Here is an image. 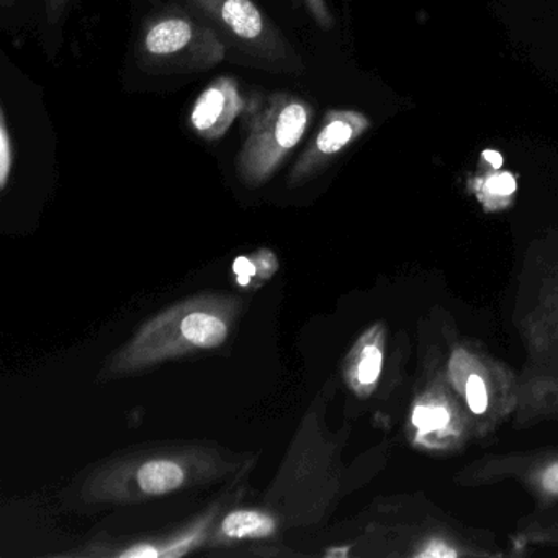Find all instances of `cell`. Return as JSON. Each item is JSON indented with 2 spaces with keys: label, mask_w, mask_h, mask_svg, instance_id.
<instances>
[{
  "label": "cell",
  "mask_w": 558,
  "mask_h": 558,
  "mask_svg": "<svg viewBox=\"0 0 558 558\" xmlns=\"http://www.w3.org/2000/svg\"><path fill=\"white\" fill-rule=\"evenodd\" d=\"M68 4H70V0H47V15L50 24L60 21Z\"/></svg>",
  "instance_id": "ffe728a7"
},
{
  "label": "cell",
  "mask_w": 558,
  "mask_h": 558,
  "mask_svg": "<svg viewBox=\"0 0 558 558\" xmlns=\"http://www.w3.org/2000/svg\"><path fill=\"white\" fill-rule=\"evenodd\" d=\"M449 413L446 408L434 407H417L413 413V423L423 430L442 429L449 424Z\"/></svg>",
  "instance_id": "8fae6325"
},
{
  "label": "cell",
  "mask_w": 558,
  "mask_h": 558,
  "mask_svg": "<svg viewBox=\"0 0 558 558\" xmlns=\"http://www.w3.org/2000/svg\"><path fill=\"white\" fill-rule=\"evenodd\" d=\"M417 557H430V558H444V557H457V551L450 548L449 545L444 542H430L424 550L417 554Z\"/></svg>",
  "instance_id": "e0dca14e"
},
{
  "label": "cell",
  "mask_w": 558,
  "mask_h": 558,
  "mask_svg": "<svg viewBox=\"0 0 558 558\" xmlns=\"http://www.w3.org/2000/svg\"><path fill=\"white\" fill-rule=\"evenodd\" d=\"M246 63L280 74L305 71L300 54L253 0H189Z\"/></svg>",
  "instance_id": "277c9868"
},
{
  "label": "cell",
  "mask_w": 558,
  "mask_h": 558,
  "mask_svg": "<svg viewBox=\"0 0 558 558\" xmlns=\"http://www.w3.org/2000/svg\"><path fill=\"white\" fill-rule=\"evenodd\" d=\"M277 522L266 512L238 509L230 512L220 525V535L233 541L266 538L276 532Z\"/></svg>",
  "instance_id": "ba28073f"
},
{
  "label": "cell",
  "mask_w": 558,
  "mask_h": 558,
  "mask_svg": "<svg viewBox=\"0 0 558 558\" xmlns=\"http://www.w3.org/2000/svg\"><path fill=\"white\" fill-rule=\"evenodd\" d=\"M246 99L233 77H218L195 100L191 125L201 138L217 142L243 117Z\"/></svg>",
  "instance_id": "8992f818"
},
{
  "label": "cell",
  "mask_w": 558,
  "mask_h": 558,
  "mask_svg": "<svg viewBox=\"0 0 558 558\" xmlns=\"http://www.w3.org/2000/svg\"><path fill=\"white\" fill-rule=\"evenodd\" d=\"M466 403L475 414H483L488 408V390L480 375H470L465 387Z\"/></svg>",
  "instance_id": "4fadbf2b"
},
{
  "label": "cell",
  "mask_w": 558,
  "mask_h": 558,
  "mask_svg": "<svg viewBox=\"0 0 558 558\" xmlns=\"http://www.w3.org/2000/svg\"><path fill=\"white\" fill-rule=\"evenodd\" d=\"M227 50L223 38L205 19L168 11L146 22L138 60L146 73L194 74L218 66Z\"/></svg>",
  "instance_id": "3957f363"
},
{
  "label": "cell",
  "mask_w": 558,
  "mask_h": 558,
  "mask_svg": "<svg viewBox=\"0 0 558 558\" xmlns=\"http://www.w3.org/2000/svg\"><path fill=\"white\" fill-rule=\"evenodd\" d=\"M345 554H348V551H345V550H329L328 554H326V555H328V557H332V555H345Z\"/></svg>",
  "instance_id": "7402d4cb"
},
{
  "label": "cell",
  "mask_w": 558,
  "mask_h": 558,
  "mask_svg": "<svg viewBox=\"0 0 558 558\" xmlns=\"http://www.w3.org/2000/svg\"><path fill=\"white\" fill-rule=\"evenodd\" d=\"M312 104L292 93H254L243 112L244 140L236 171L246 187L266 184L300 145L313 120Z\"/></svg>",
  "instance_id": "7a4b0ae2"
},
{
  "label": "cell",
  "mask_w": 558,
  "mask_h": 558,
  "mask_svg": "<svg viewBox=\"0 0 558 558\" xmlns=\"http://www.w3.org/2000/svg\"><path fill=\"white\" fill-rule=\"evenodd\" d=\"M371 129V119L355 110H329L316 135L290 172L289 184L302 185L328 168L344 149Z\"/></svg>",
  "instance_id": "5b68a950"
},
{
  "label": "cell",
  "mask_w": 558,
  "mask_h": 558,
  "mask_svg": "<svg viewBox=\"0 0 558 558\" xmlns=\"http://www.w3.org/2000/svg\"><path fill=\"white\" fill-rule=\"evenodd\" d=\"M0 4H2V8L9 9L15 4V0H0Z\"/></svg>",
  "instance_id": "44dd1931"
},
{
  "label": "cell",
  "mask_w": 558,
  "mask_h": 558,
  "mask_svg": "<svg viewBox=\"0 0 558 558\" xmlns=\"http://www.w3.org/2000/svg\"><path fill=\"white\" fill-rule=\"evenodd\" d=\"M187 465L175 457H153L135 470V485L145 496L178 492L187 483Z\"/></svg>",
  "instance_id": "52a82bcc"
},
{
  "label": "cell",
  "mask_w": 558,
  "mask_h": 558,
  "mask_svg": "<svg viewBox=\"0 0 558 558\" xmlns=\"http://www.w3.org/2000/svg\"><path fill=\"white\" fill-rule=\"evenodd\" d=\"M205 532V522L198 524L197 527L192 531L185 532V534L179 535L174 541L169 542L161 550L159 557H181V555L187 554L191 548L201 542L202 535Z\"/></svg>",
  "instance_id": "7c38bea8"
},
{
  "label": "cell",
  "mask_w": 558,
  "mask_h": 558,
  "mask_svg": "<svg viewBox=\"0 0 558 558\" xmlns=\"http://www.w3.org/2000/svg\"><path fill=\"white\" fill-rule=\"evenodd\" d=\"M542 486H544L545 492L558 495V462L545 470L544 475H542Z\"/></svg>",
  "instance_id": "d6986e66"
},
{
  "label": "cell",
  "mask_w": 558,
  "mask_h": 558,
  "mask_svg": "<svg viewBox=\"0 0 558 558\" xmlns=\"http://www.w3.org/2000/svg\"><path fill=\"white\" fill-rule=\"evenodd\" d=\"M384 367V354L377 344H365L352 365L351 375L359 387H374Z\"/></svg>",
  "instance_id": "9c48e42d"
},
{
  "label": "cell",
  "mask_w": 558,
  "mask_h": 558,
  "mask_svg": "<svg viewBox=\"0 0 558 558\" xmlns=\"http://www.w3.org/2000/svg\"><path fill=\"white\" fill-rule=\"evenodd\" d=\"M303 2H305L306 9H308L310 14L319 27L325 28V31L332 27L335 21H332L331 12L326 5V0H303Z\"/></svg>",
  "instance_id": "9a60e30c"
},
{
  "label": "cell",
  "mask_w": 558,
  "mask_h": 558,
  "mask_svg": "<svg viewBox=\"0 0 558 558\" xmlns=\"http://www.w3.org/2000/svg\"><path fill=\"white\" fill-rule=\"evenodd\" d=\"M234 274H236L238 282L241 286H247L251 282L256 274H259V267L253 263V260L247 259V257L241 256L238 257L236 263H234Z\"/></svg>",
  "instance_id": "2e32d148"
},
{
  "label": "cell",
  "mask_w": 558,
  "mask_h": 558,
  "mask_svg": "<svg viewBox=\"0 0 558 558\" xmlns=\"http://www.w3.org/2000/svg\"><path fill=\"white\" fill-rule=\"evenodd\" d=\"M485 191L495 197H509L515 191V181L509 172L495 174L485 182Z\"/></svg>",
  "instance_id": "5bb4252c"
},
{
  "label": "cell",
  "mask_w": 558,
  "mask_h": 558,
  "mask_svg": "<svg viewBox=\"0 0 558 558\" xmlns=\"http://www.w3.org/2000/svg\"><path fill=\"white\" fill-rule=\"evenodd\" d=\"M120 557L126 558H151L159 557V548H156L155 545L149 544H138L135 547L129 548V550L122 551Z\"/></svg>",
  "instance_id": "ac0fdd59"
},
{
  "label": "cell",
  "mask_w": 558,
  "mask_h": 558,
  "mask_svg": "<svg viewBox=\"0 0 558 558\" xmlns=\"http://www.w3.org/2000/svg\"><path fill=\"white\" fill-rule=\"evenodd\" d=\"M14 166V140L8 125L5 110H0V189L5 191Z\"/></svg>",
  "instance_id": "30bf717a"
},
{
  "label": "cell",
  "mask_w": 558,
  "mask_h": 558,
  "mask_svg": "<svg viewBox=\"0 0 558 558\" xmlns=\"http://www.w3.org/2000/svg\"><path fill=\"white\" fill-rule=\"evenodd\" d=\"M238 302L231 296L189 300L143 325L132 342L113 359V374H126L158 362L227 342Z\"/></svg>",
  "instance_id": "6da1fadb"
}]
</instances>
